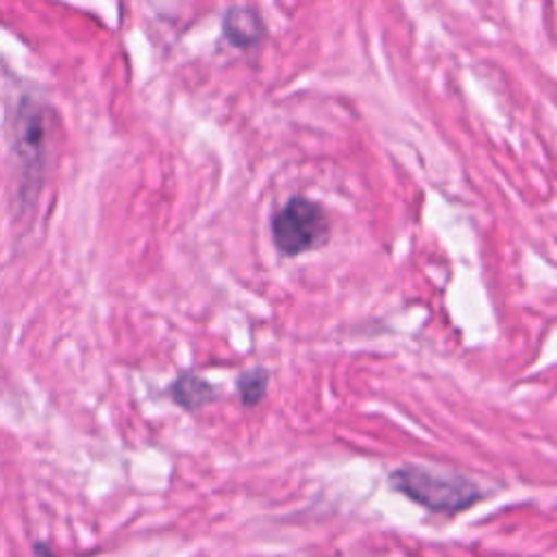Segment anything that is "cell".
I'll return each mask as SVG.
<instances>
[{
  "mask_svg": "<svg viewBox=\"0 0 557 557\" xmlns=\"http://www.w3.org/2000/svg\"><path fill=\"white\" fill-rule=\"evenodd\" d=\"M261 33H263V24L259 15L250 9L235 7L224 15V35L237 48L255 46L261 39Z\"/></svg>",
  "mask_w": 557,
  "mask_h": 557,
  "instance_id": "obj_5",
  "label": "cell"
},
{
  "mask_svg": "<svg viewBox=\"0 0 557 557\" xmlns=\"http://www.w3.org/2000/svg\"><path fill=\"white\" fill-rule=\"evenodd\" d=\"M15 152L20 157L26 185L33 183L35 174H39L41 159L46 152V120L41 107L30 100H22L17 117H15Z\"/></svg>",
  "mask_w": 557,
  "mask_h": 557,
  "instance_id": "obj_3",
  "label": "cell"
},
{
  "mask_svg": "<svg viewBox=\"0 0 557 557\" xmlns=\"http://www.w3.org/2000/svg\"><path fill=\"white\" fill-rule=\"evenodd\" d=\"M270 383V370L265 366H252L237 374L235 379V392L244 407H257L265 394Z\"/></svg>",
  "mask_w": 557,
  "mask_h": 557,
  "instance_id": "obj_6",
  "label": "cell"
},
{
  "mask_svg": "<svg viewBox=\"0 0 557 557\" xmlns=\"http://www.w3.org/2000/svg\"><path fill=\"white\" fill-rule=\"evenodd\" d=\"M168 396L176 407H181L187 413H196L202 407L218 400L220 389L207 381L202 374L194 370H183L178 376L168 385Z\"/></svg>",
  "mask_w": 557,
  "mask_h": 557,
  "instance_id": "obj_4",
  "label": "cell"
},
{
  "mask_svg": "<svg viewBox=\"0 0 557 557\" xmlns=\"http://www.w3.org/2000/svg\"><path fill=\"white\" fill-rule=\"evenodd\" d=\"M394 492L413 500L435 516H459L487 498V492L470 476L459 472L431 470L418 463H403L387 476Z\"/></svg>",
  "mask_w": 557,
  "mask_h": 557,
  "instance_id": "obj_1",
  "label": "cell"
},
{
  "mask_svg": "<svg viewBox=\"0 0 557 557\" xmlns=\"http://www.w3.org/2000/svg\"><path fill=\"white\" fill-rule=\"evenodd\" d=\"M272 237L276 248L287 257L318 248L329 239L326 213L318 202L296 196L274 215Z\"/></svg>",
  "mask_w": 557,
  "mask_h": 557,
  "instance_id": "obj_2",
  "label": "cell"
},
{
  "mask_svg": "<svg viewBox=\"0 0 557 557\" xmlns=\"http://www.w3.org/2000/svg\"><path fill=\"white\" fill-rule=\"evenodd\" d=\"M37 553H39V557H54V555H52V553H50L46 546H41V544L37 546Z\"/></svg>",
  "mask_w": 557,
  "mask_h": 557,
  "instance_id": "obj_7",
  "label": "cell"
}]
</instances>
